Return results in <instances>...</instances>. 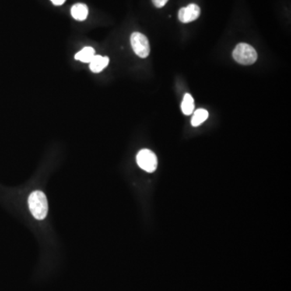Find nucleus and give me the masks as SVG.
Listing matches in <instances>:
<instances>
[{
    "mask_svg": "<svg viewBox=\"0 0 291 291\" xmlns=\"http://www.w3.org/2000/svg\"><path fill=\"white\" fill-rule=\"evenodd\" d=\"M29 210L32 215L38 220H43L48 213V201L44 193L34 191L29 197Z\"/></svg>",
    "mask_w": 291,
    "mask_h": 291,
    "instance_id": "obj_1",
    "label": "nucleus"
},
{
    "mask_svg": "<svg viewBox=\"0 0 291 291\" xmlns=\"http://www.w3.org/2000/svg\"><path fill=\"white\" fill-rule=\"evenodd\" d=\"M234 59L242 65H252L257 60V53L253 46L246 43H240L234 50Z\"/></svg>",
    "mask_w": 291,
    "mask_h": 291,
    "instance_id": "obj_2",
    "label": "nucleus"
},
{
    "mask_svg": "<svg viewBox=\"0 0 291 291\" xmlns=\"http://www.w3.org/2000/svg\"><path fill=\"white\" fill-rule=\"evenodd\" d=\"M137 163L141 169L148 173H153L157 169V157L153 152L148 149H142L138 152Z\"/></svg>",
    "mask_w": 291,
    "mask_h": 291,
    "instance_id": "obj_3",
    "label": "nucleus"
},
{
    "mask_svg": "<svg viewBox=\"0 0 291 291\" xmlns=\"http://www.w3.org/2000/svg\"><path fill=\"white\" fill-rule=\"evenodd\" d=\"M131 46L134 53L140 57V58H145L150 54V44L148 37L142 33H132L131 36Z\"/></svg>",
    "mask_w": 291,
    "mask_h": 291,
    "instance_id": "obj_4",
    "label": "nucleus"
},
{
    "mask_svg": "<svg viewBox=\"0 0 291 291\" xmlns=\"http://www.w3.org/2000/svg\"><path fill=\"white\" fill-rule=\"evenodd\" d=\"M200 14H201V9L196 4H192L186 8H180L178 17L182 23H190L199 17Z\"/></svg>",
    "mask_w": 291,
    "mask_h": 291,
    "instance_id": "obj_5",
    "label": "nucleus"
},
{
    "mask_svg": "<svg viewBox=\"0 0 291 291\" xmlns=\"http://www.w3.org/2000/svg\"><path fill=\"white\" fill-rule=\"evenodd\" d=\"M109 59L108 57L95 55L94 58H92V61H90L89 67L93 73L101 72L109 65Z\"/></svg>",
    "mask_w": 291,
    "mask_h": 291,
    "instance_id": "obj_6",
    "label": "nucleus"
},
{
    "mask_svg": "<svg viewBox=\"0 0 291 291\" xmlns=\"http://www.w3.org/2000/svg\"><path fill=\"white\" fill-rule=\"evenodd\" d=\"M71 15L79 22H84L88 17V8L84 4H76L71 8Z\"/></svg>",
    "mask_w": 291,
    "mask_h": 291,
    "instance_id": "obj_7",
    "label": "nucleus"
},
{
    "mask_svg": "<svg viewBox=\"0 0 291 291\" xmlns=\"http://www.w3.org/2000/svg\"><path fill=\"white\" fill-rule=\"evenodd\" d=\"M95 50L92 47H85L75 54V58L82 63H89L94 58Z\"/></svg>",
    "mask_w": 291,
    "mask_h": 291,
    "instance_id": "obj_8",
    "label": "nucleus"
},
{
    "mask_svg": "<svg viewBox=\"0 0 291 291\" xmlns=\"http://www.w3.org/2000/svg\"><path fill=\"white\" fill-rule=\"evenodd\" d=\"M194 98L192 97L191 95L187 94L184 95L183 100L181 103L182 112L185 115H191L194 110Z\"/></svg>",
    "mask_w": 291,
    "mask_h": 291,
    "instance_id": "obj_9",
    "label": "nucleus"
},
{
    "mask_svg": "<svg viewBox=\"0 0 291 291\" xmlns=\"http://www.w3.org/2000/svg\"><path fill=\"white\" fill-rule=\"evenodd\" d=\"M208 117H209V113L205 109H197L194 113L193 118H192V126L193 127H198L201 123H203L208 118Z\"/></svg>",
    "mask_w": 291,
    "mask_h": 291,
    "instance_id": "obj_10",
    "label": "nucleus"
},
{
    "mask_svg": "<svg viewBox=\"0 0 291 291\" xmlns=\"http://www.w3.org/2000/svg\"><path fill=\"white\" fill-rule=\"evenodd\" d=\"M169 0H152L154 5H155L156 8H163L165 6V4H167Z\"/></svg>",
    "mask_w": 291,
    "mask_h": 291,
    "instance_id": "obj_11",
    "label": "nucleus"
},
{
    "mask_svg": "<svg viewBox=\"0 0 291 291\" xmlns=\"http://www.w3.org/2000/svg\"><path fill=\"white\" fill-rule=\"evenodd\" d=\"M50 1L56 6H61L66 2V0H50Z\"/></svg>",
    "mask_w": 291,
    "mask_h": 291,
    "instance_id": "obj_12",
    "label": "nucleus"
}]
</instances>
